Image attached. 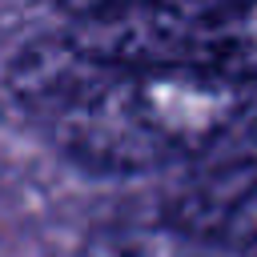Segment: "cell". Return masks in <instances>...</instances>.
I'll return each mask as SVG.
<instances>
[{
	"label": "cell",
	"mask_w": 257,
	"mask_h": 257,
	"mask_svg": "<svg viewBox=\"0 0 257 257\" xmlns=\"http://www.w3.org/2000/svg\"><path fill=\"white\" fill-rule=\"evenodd\" d=\"M249 88L193 68H108L60 120V153L92 173L137 177L209 153L245 112Z\"/></svg>",
	"instance_id": "cell-1"
},
{
	"label": "cell",
	"mask_w": 257,
	"mask_h": 257,
	"mask_svg": "<svg viewBox=\"0 0 257 257\" xmlns=\"http://www.w3.org/2000/svg\"><path fill=\"white\" fill-rule=\"evenodd\" d=\"M68 36L116 68H193L245 88L257 80V0H153L80 20Z\"/></svg>",
	"instance_id": "cell-2"
},
{
	"label": "cell",
	"mask_w": 257,
	"mask_h": 257,
	"mask_svg": "<svg viewBox=\"0 0 257 257\" xmlns=\"http://www.w3.org/2000/svg\"><path fill=\"white\" fill-rule=\"evenodd\" d=\"M112 64L84 52L72 36H52L24 44V52L8 64V92L12 100L36 116L40 124L60 120Z\"/></svg>",
	"instance_id": "cell-3"
},
{
	"label": "cell",
	"mask_w": 257,
	"mask_h": 257,
	"mask_svg": "<svg viewBox=\"0 0 257 257\" xmlns=\"http://www.w3.org/2000/svg\"><path fill=\"white\" fill-rule=\"evenodd\" d=\"M209 245L225 249V253H237V257H257V181L237 189L217 209Z\"/></svg>",
	"instance_id": "cell-4"
},
{
	"label": "cell",
	"mask_w": 257,
	"mask_h": 257,
	"mask_svg": "<svg viewBox=\"0 0 257 257\" xmlns=\"http://www.w3.org/2000/svg\"><path fill=\"white\" fill-rule=\"evenodd\" d=\"M88 257H209L181 233H108L96 237Z\"/></svg>",
	"instance_id": "cell-5"
},
{
	"label": "cell",
	"mask_w": 257,
	"mask_h": 257,
	"mask_svg": "<svg viewBox=\"0 0 257 257\" xmlns=\"http://www.w3.org/2000/svg\"><path fill=\"white\" fill-rule=\"evenodd\" d=\"M60 12L76 16L80 20H104V16H120V12H133V8H145L153 0H52Z\"/></svg>",
	"instance_id": "cell-6"
},
{
	"label": "cell",
	"mask_w": 257,
	"mask_h": 257,
	"mask_svg": "<svg viewBox=\"0 0 257 257\" xmlns=\"http://www.w3.org/2000/svg\"><path fill=\"white\" fill-rule=\"evenodd\" d=\"M249 149L257 153V124H253V133H249Z\"/></svg>",
	"instance_id": "cell-7"
}]
</instances>
